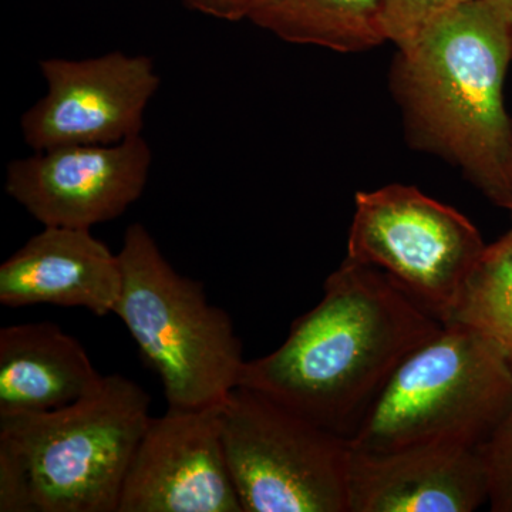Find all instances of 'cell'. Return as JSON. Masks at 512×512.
Segmentation results:
<instances>
[{"label": "cell", "mask_w": 512, "mask_h": 512, "mask_svg": "<svg viewBox=\"0 0 512 512\" xmlns=\"http://www.w3.org/2000/svg\"><path fill=\"white\" fill-rule=\"evenodd\" d=\"M480 451L491 511L512 512V402Z\"/></svg>", "instance_id": "cell-16"}, {"label": "cell", "mask_w": 512, "mask_h": 512, "mask_svg": "<svg viewBox=\"0 0 512 512\" xmlns=\"http://www.w3.org/2000/svg\"><path fill=\"white\" fill-rule=\"evenodd\" d=\"M222 444L244 512H349L348 439L237 386L221 404Z\"/></svg>", "instance_id": "cell-6"}, {"label": "cell", "mask_w": 512, "mask_h": 512, "mask_svg": "<svg viewBox=\"0 0 512 512\" xmlns=\"http://www.w3.org/2000/svg\"><path fill=\"white\" fill-rule=\"evenodd\" d=\"M192 10L211 16V18L238 22L248 19L251 0H181Z\"/></svg>", "instance_id": "cell-18"}, {"label": "cell", "mask_w": 512, "mask_h": 512, "mask_svg": "<svg viewBox=\"0 0 512 512\" xmlns=\"http://www.w3.org/2000/svg\"><path fill=\"white\" fill-rule=\"evenodd\" d=\"M117 512H244L222 444L221 404L150 417Z\"/></svg>", "instance_id": "cell-10"}, {"label": "cell", "mask_w": 512, "mask_h": 512, "mask_svg": "<svg viewBox=\"0 0 512 512\" xmlns=\"http://www.w3.org/2000/svg\"><path fill=\"white\" fill-rule=\"evenodd\" d=\"M468 0H386L384 29L387 42L397 47L406 45L448 10Z\"/></svg>", "instance_id": "cell-17"}, {"label": "cell", "mask_w": 512, "mask_h": 512, "mask_svg": "<svg viewBox=\"0 0 512 512\" xmlns=\"http://www.w3.org/2000/svg\"><path fill=\"white\" fill-rule=\"evenodd\" d=\"M348 487L349 512H473L488 503L480 448L457 444L352 448Z\"/></svg>", "instance_id": "cell-11"}, {"label": "cell", "mask_w": 512, "mask_h": 512, "mask_svg": "<svg viewBox=\"0 0 512 512\" xmlns=\"http://www.w3.org/2000/svg\"><path fill=\"white\" fill-rule=\"evenodd\" d=\"M512 402V367L473 329L444 323L397 367L350 447L392 451L421 444L480 448Z\"/></svg>", "instance_id": "cell-5"}, {"label": "cell", "mask_w": 512, "mask_h": 512, "mask_svg": "<svg viewBox=\"0 0 512 512\" xmlns=\"http://www.w3.org/2000/svg\"><path fill=\"white\" fill-rule=\"evenodd\" d=\"M386 0H251L248 19L293 45L356 53L387 42Z\"/></svg>", "instance_id": "cell-14"}, {"label": "cell", "mask_w": 512, "mask_h": 512, "mask_svg": "<svg viewBox=\"0 0 512 512\" xmlns=\"http://www.w3.org/2000/svg\"><path fill=\"white\" fill-rule=\"evenodd\" d=\"M148 409L110 375L62 409L0 417V512H117Z\"/></svg>", "instance_id": "cell-3"}, {"label": "cell", "mask_w": 512, "mask_h": 512, "mask_svg": "<svg viewBox=\"0 0 512 512\" xmlns=\"http://www.w3.org/2000/svg\"><path fill=\"white\" fill-rule=\"evenodd\" d=\"M446 323L473 329L512 367V211L510 229L485 247Z\"/></svg>", "instance_id": "cell-15"}, {"label": "cell", "mask_w": 512, "mask_h": 512, "mask_svg": "<svg viewBox=\"0 0 512 512\" xmlns=\"http://www.w3.org/2000/svg\"><path fill=\"white\" fill-rule=\"evenodd\" d=\"M485 247L466 215L412 185L356 194L346 258L389 275L440 322L450 319Z\"/></svg>", "instance_id": "cell-7"}, {"label": "cell", "mask_w": 512, "mask_h": 512, "mask_svg": "<svg viewBox=\"0 0 512 512\" xmlns=\"http://www.w3.org/2000/svg\"><path fill=\"white\" fill-rule=\"evenodd\" d=\"M141 136L106 146H66L12 161L5 190L43 227L92 229L141 197L150 173Z\"/></svg>", "instance_id": "cell-9"}, {"label": "cell", "mask_w": 512, "mask_h": 512, "mask_svg": "<svg viewBox=\"0 0 512 512\" xmlns=\"http://www.w3.org/2000/svg\"><path fill=\"white\" fill-rule=\"evenodd\" d=\"M512 26L468 0L397 47L390 86L414 147L458 168L498 207L512 210V121L504 82Z\"/></svg>", "instance_id": "cell-2"}, {"label": "cell", "mask_w": 512, "mask_h": 512, "mask_svg": "<svg viewBox=\"0 0 512 512\" xmlns=\"http://www.w3.org/2000/svg\"><path fill=\"white\" fill-rule=\"evenodd\" d=\"M103 379L82 343L56 323L0 330V417L62 409Z\"/></svg>", "instance_id": "cell-13"}, {"label": "cell", "mask_w": 512, "mask_h": 512, "mask_svg": "<svg viewBox=\"0 0 512 512\" xmlns=\"http://www.w3.org/2000/svg\"><path fill=\"white\" fill-rule=\"evenodd\" d=\"M47 92L22 117L33 151L106 146L141 136L160 76L147 56L111 52L92 59H46L39 64Z\"/></svg>", "instance_id": "cell-8"}, {"label": "cell", "mask_w": 512, "mask_h": 512, "mask_svg": "<svg viewBox=\"0 0 512 512\" xmlns=\"http://www.w3.org/2000/svg\"><path fill=\"white\" fill-rule=\"evenodd\" d=\"M123 285L114 315L163 383L168 409L220 406L247 360L234 323L200 282L178 274L147 228H127L119 252Z\"/></svg>", "instance_id": "cell-4"}, {"label": "cell", "mask_w": 512, "mask_h": 512, "mask_svg": "<svg viewBox=\"0 0 512 512\" xmlns=\"http://www.w3.org/2000/svg\"><path fill=\"white\" fill-rule=\"evenodd\" d=\"M443 325L389 275L345 258L285 342L247 360L239 386L350 440L397 367Z\"/></svg>", "instance_id": "cell-1"}, {"label": "cell", "mask_w": 512, "mask_h": 512, "mask_svg": "<svg viewBox=\"0 0 512 512\" xmlns=\"http://www.w3.org/2000/svg\"><path fill=\"white\" fill-rule=\"evenodd\" d=\"M484 2L512 26V0H484Z\"/></svg>", "instance_id": "cell-19"}, {"label": "cell", "mask_w": 512, "mask_h": 512, "mask_svg": "<svg viewBox=\"0 0 512 512\" xmlns=\"http://www.w3.org/2000/svg\"><path fill=\"white\" fill-rule=\"evenodd\" d=\"M123 271L119 254L90 229L45 227L0 265V303L56 305L114 313Z\"/></svg>", "instance_id": "cell-12"}]
</instances>
